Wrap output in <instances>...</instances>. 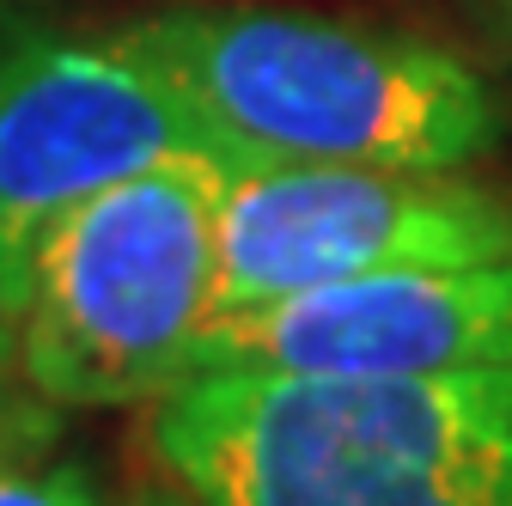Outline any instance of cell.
I'll return each mask as SVG.
<instances>
[{
    "mask_svg": "<svg viewBox=\"0 0 512 506\" xmlns=\"http://www.w3.org/2000/svg\"><path fill=\"white\" fill-rule=\"evenodd\" d=\"M171 159L232 165L189 98L122 37L13 49L0 61V299H19L61 214Z\"/></svg>",
    "mask_w": 512,
    "mask_h": 506,
    "instance_id": "obj_5",
    "label": "cell"
},
{
    "mask_svg": "<svg viewBox=\"0 0 512 506\" xmlns=\"http://www.w3.org/2000/svg\"><path fill=\"white\" fill-rule=\"evenodd\" d=\"M512 257V202L452 171L232 165L214 214V318L384 269Z\"/></svg>",
    "mask_w": 512,
    "mask_h": 506,
    "instance_id": "obj_4",
    "label": "cell"
},
{
    "mask_svg": "<svg viewBox=\"0 0 512 506\" xmlns=\"http://www.w3.org/2000/svg\"><path fill=\"white\" fill-rule=\"evenodd\" d=\"M0 506H98V488L86 470H0Z\"/></svg>",
    "mask_w": 512,
    "mask_h": 506,
    "instance_id": "obj_7",
    "label": "cell"
},
{
    "mask_svg": "<svg viewBox=\"0 0 512 506\" xmlns=\"http://www.w3.org/2000/svg\"><path fill=\"white\" fill-rule=\"evenodd\" d=\"M189 98L232 165L458 171L500 141V104L464 55L281 7H177L116 31Z\"/></svg>",
    "mask_w": 512,
    "mask_h": 506,
    "instance_id": "obj_2",
    "label": "cell"
},
{
    "mask_svg": "<svg viewBox=\"0 0 512 506\" xmlns=\"http://www.w3.org/2000/svg\"><path fill=\"white\" fill-rule=\"evenodd\" d=\"M19 366V330H13V305L0 299V378Z\"/></svg>",
    "mask_w": 512,
    "mask_h": 506,
    "instance_id": "obj_8",
    "label": "cell"
},
{
    "mask_svg": "<svg viewBox=\"0 0 512 506\" xmlns=\"http://www.w3.org/2000/svg\"><path fill=\"white\" fill-rule=\"evenodd\" d=\"M506 13H512V0H506Z\"/></svg>",
    "mask_w": 512,
    "mask_h": 506,
    "instance_id": "obj_10",
    "label": "cell"
},
{
    "mask_svg": "<svg viewBox=\"0 0 512 506\" xmlns=\"http://www.w3.org/2000/svg\"><path fill=\"white\" fill-rule=\"evenodd\" d=\"M153 458L189 506H512V366L196 372L159 397Z\"/></svg>",
    "mask_w": 512,
    "mask_h": 506,
    "instance_id": "obj_1",
    "label": "cell"
},
{
    "mask_svg": "<svg viewBox=\"0 0 512 506\" xmlns=\"http://www.w3.org/2000/svg\"><path fill=\"white\" fill-rule=\"evenodd\" d=\"M226 159H171L61 214L25 263L19 372L49 403H159L214 324V214Z\"/></svg>",
    "mask_w": 512,
    "mask_h": 506,
    "instance_id": "obj_3",
    "label": "cell"
},
{
    "mask_svg": "<svg viewBox=\"0 0 512 506\" xmlns=\"http://www.w3.org/2000/svg\"><path fill=\"white\" fill-rule=\"evenodd\" d=\"M153 506H189V500H183V494L171 488V494H165V500H153Z\"/></svg>",
    "mask_w": 512,
    "mask_h": 506,
    "instance_id": "obj_9",
    "label": "cell"
},
{
    "mask_svg": "<svg viewBox=\"0 0 512 506\" xmlns=\"http://www.w3.org/2000/svg\"><path fill=\"white\" fill-rule=\"evenodd\" d=\"M500 366H512V257L452 269H384L226 311L202 330L189 378H433Z\"/></svg>",
    "mask_w": 512,
    "mask_h": 506,
    "instance_id": "obj_6",
    "label": "cell"
}]
</instances>
